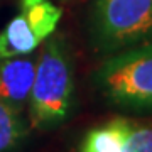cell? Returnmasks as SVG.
I'll return each instance as SVG.
<instances>
[{
    "label": "cell",
    "mask_w": 152,
    "mask_h": 152,
    "mask_svg": "<svg viewBox=\"0 0 152 152\" xmlns=\"http://www.w3.org/2000/svg\"><path fill=\"white\" fill-rule=\"evenodd\" d=\"M75 61L63 34H53L42 42L36 76L27 103L29 127L39 132L54 130L75 110Z\"/></svg>",
    "instance_id": "1"
},
{
    "label": "cell",
    "mask_w": 152,
    "mask_h": 152,
    "mask_svg": "<svg viewBox=\"0 0 152 152\" xmlns=\"http://www.w3.org/2000/svg\"><path fill=\"white\" fill-rule=\"evenodd\" d=\"M31 132L29 122L0 100V152H19Z\"/></svg>",
    "instance_id": "8"
},
{
    "label": "cell",
    "mask_w": 152,
    "mask_h": 152,
    "mask_svg": "<svg viewBox=\"0 0 152 152\" xmlns=\"http://www.w3.org/2000/svg\"><path fill=\"white\" fill-rule=\"evenodd\" d=\"M39 37L46 41L58 29L63 10L53 0H19V12Z\"/></svg>",
    "instance_id": "7"
},
{
    "label": "cell",
    "mask_w": 152,
    "mask_h": 152,
    "mask_svg": "<svg viewBox=\"0 0 152 152\" xmlns=\"http://www.w3.org/2000/svg\"><path fill=\"white\" fill-rule=\"evenodd\" d=\"M134 120L135 118L117 115L91 127L83 135L78 152H122Z\"/></svg>",
    "instance_id": "5"
},
{
    "label": "cell",
    "mask_w": 152,
    "mask_h": 152,
    "mask_svg": "<svg viewBox=\"0 0 152 152\" xmlns=\"http://www.w3.org/2000/svg\"><path fill=\"white\" fill-rule=\"evenodd\" d=\"M59 2H71V0H59Z\"/></svg>",
    "instance_id": "10"
},
{
    "label": "cell",
    "mask_w": 152,
    "mask_h": 152,
    "mask_svg": "<svg viewBox=\"0 0 152 152\" xmlns=\"http://www.w3.org/2000/svg\"><path fill=\"white\" fill-rule=\"evenodd\" d=\"M39 53L0 59V100L17 113H26Z\"/></svg>",
    "instance_id": "4"
},
{
    "label": "cell",
    "mask_w": 152,
    "mask_h": 152,
    "mask_svg": "<svg viewBox=\"0 0 152 152\" xmlns=\"http://www.w3.org/2000/svg\"><path fill=\"white\" fill-rule=\"evenodd\" d=\"M88 42L110 56L152 39V0H93L86 19Z\"/></svg>",
    "instance_id": "3"
},
{
    "label": "cell",
    "mask_w": 152,
    "mask_h": 152,
    "mask_svg": "<svg viewBox=\"0 0 152 152\" xmlns=\"http://www.w3.org/2000/svg\"><path fill=\"white\" fill-rule=\"evenodd\" d=\"M42 42L44 41L34 32L26 19L17 14L0 31V59L36 53Z\"/></svg>",
    "instance_id": "6"
},
{
    "label": "cell",
    "mask_w": 152,
    "mask_h": 152,
    "mask_svg": "<svg viewBox=\"0 0 152 152\" xmlns=\"http://www.w3.org/2000/svg\"><path fill=\"white\" fill-rule=\"evenodd\" d=\"M91 85L122 112L152 113V39L105 56L93 71Z\"/></svg>",
    "instance_id": "2"
},
{
    "label": "cell",
    "mask_w": 152,
    "mask_h": 152,
    "mask_svg": "<svg viewBox=\"0 0 152 152\" xmlns=\"http://www.w3.org/2000/svg\"><path fill=\"white\" fill-rule=\"evenodd\" d=\"M122 152H152V124L134 120Z\"/></svg>",
    "instance_id": "9"
}]
</instances>
